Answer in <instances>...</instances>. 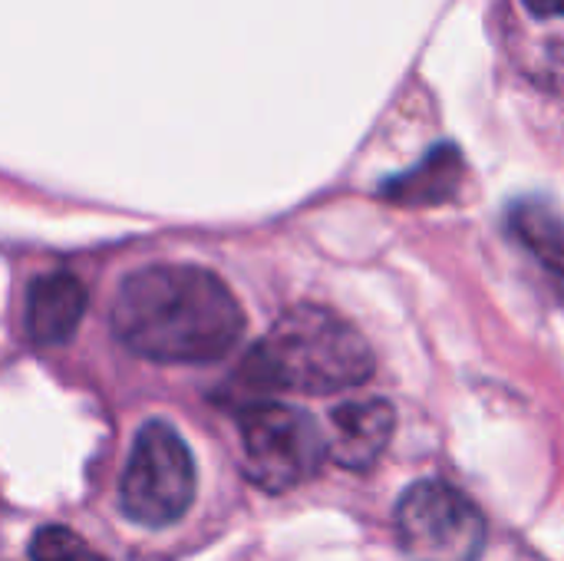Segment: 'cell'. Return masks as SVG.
<instances>
[{
	"label": "cell",
	"mask_w": 564,
	"mask_h": 561,
	"mask_svg": "<svg viewBox=\"0 0 564 561\" xmlns=\"http://www.w3.org/2000/svg\"><path fill=\"white\" fill-rule=\"evenodd\" d=\"M112 331L149 360L208 364L241 341L245 311L218 274L188 265H152L122 281Z\"/></svg>",
	"instance_id": "6da1fadb"
},
{
	"label": "cell",
	"mask_w": 564,
	"mask_h": 561,
	"mask_svg": "<svg viewBox=\"0 0 564 561\" xmlns=\"http://www.w3.org/2000/svg\"><path fill=\"white\" fill-rule=\"evenodd\" d=\"M373 374L370 344L327 308L301 304L248 354L241 377L261 393H340Z\"/></svg>",
	"instance_id": "7a4b0ae2"
},
{
	"label": "cell",
	"mask_w": 564,
	"mask_h": 561,
	"mask_svg": "<svg viewBox=\"0 0 564 561\" xmlns=\"http://www.w3.org/2000/svg\"><path fill=\"white\" fill-rule=\"evenodd\" d=\"M195 486V460L185 440L169 423H145L132 440L119 479L122 513L145 529L172 526L188 513Z\"/></svg>",
	"instance_id": "3957f363"
},
{
	"label": "cell",
	"mask_w": 564,
	"mask_h": 561,
	"mask_svg": "<svg viewBox=\"0 0 564 561\" xmlns=\"http://www.w3.org/2000/svg\"><path fill=\"white\" fill-rule=\"evenodd\" d=\"M245 470L268 493H288L317 476L327 460V436L297 407L254 403L241 417Z\"/></svg>",
	"instance_id": "277c9868"
},
{
	"label": "cell",
	"mask_w": 564,
	"mask_h": 561,
	"mask_svg": "<svg viewBox=\"0 0 564 561\" xmlns=\"http://www.w3.org/2000/svg\"><path fill=\"white\" fill-rule=\"evenodd\" d=\"M397 539L410 561H479L486 519L459 489L423 479L397 506Z\"/></svg>",
	"instance_id": "5b68a950"
},
{
	"label": "cell",
	"mask_w": 564,
	"mask_h": 561,
	"mask_svg": "<svg viewBox=\"0 0 564 561\" xmlns=\"http://www.w3.org/2000/svg\"><path fill=\"white\" fill-rule=\"evenodd\" d=\"M397 430V413L387 400H350L330 413L327 456L354 473H367L380 463Z\"/></svg>",
	"instance_id": "8992f818"
},
{
	"label": "cell",
	"mask_w": 564,
	"mask_h": 561,
	"mask_svg": "<svg viewBox=\"0 0 564 561\" xmlns=\"http://www.w3.org/2000/svg\"><path fill=\"white\" fill-rule=\"evenodd\" d=\"M86 314V288L73 274H43L26 291L23 327L33 344L56 347L66 344Z\"/></svg>",
	"instance_id": "52a82bcc"
},
{
	"label": "cell",
	"mask_w": 564,
	"mask_h": 561,
	"mask_svg": "<svg viewBox=\"0 0 564 561\" xmlns=\"http://www.w3.org/2000/svg\"><path fill=\"white\" fill-rule=\"evenodd\" d=\"M463 159L453 145L433 149L416 169L383 185V195L400 205H443L459 192Z\"/></svg>",
	"instance_id": "ba28073f"
},
{
	"label": "cell",
	"mask_w": 564,
	"mask_h": 561,
	"mask_svg": "<svg viewBox=\"0 0 564 561\" xmlns=\"http://www.w3.org/2000/svg\"><path fill=\"white\" fill-rule=\"evenodd\" d=\"M512 231L564 284V212L545 202H519L512 208Z\"/></svg>",
	"instance_id": "9c48e42d"
},
{
	"label": "cell",
	"mask_w": 564,
	"mask_h": 561,
	"mask_svg": "<svg viewBox=\"0 0 564 561\" xmlns=\"http://www.w3.org/2000/svg\"><path fill=\"white\" fill-rule=\"evenodd\" d=\"M26 561H102V555L66 526H46L30 542Z\"/></svg>",
	"instance_id": "30bf717a"
},
{
	"label": "cell",
	"mask_w": 564,
	"mask_h": 561,
	"mask_svg": "<svg viewBox=\"0 0 564 561\" xmlns=\"http://www.w3.org/2000/svg\"><path fill=\"white\" fill-rule=\"evenodd\" d=\"M542 83L564 96V40L549 46V53L542 60Z\"/></svg>",
	"instance_id": "8fae6325"
},
{
	"label": "cell",
	"mask_w": 564,
	"mask_h": 561,
	"mask_svg": "<svg viewBox=\"0 0 564 561\" xmlns=\"http://www.w3.org/2000/svg\"><path fill=\"white\" fill-rule=\"evenodd\" d=\"M525 7L539 17H564V0H525Z\"/></svg>",
	"instance_id": "7c38bea8"
}]
</instances>
